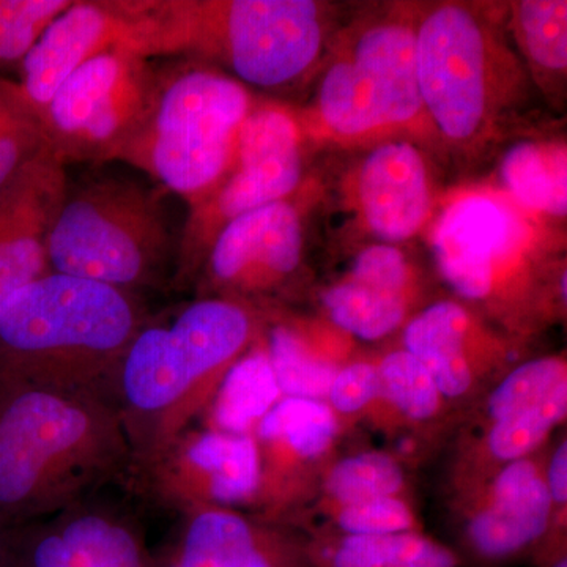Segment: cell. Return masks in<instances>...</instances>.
<instances>
[{
    "label": "cell",
    "instance_id": "obj_32",
    "mask_svg": "<svg viewBox=\"0 0 567 567\" xmlns=\"http://www.w3.org/2000/svg\"><path fill=\"white\" fill-rule=\"evenodd\" d=\"M324 404L338 417L342 432L363 421L375 425L382 405L375 354H354L347 361L336 374Z\"/></svg>",
    "mask_w": 567,
    "mask_h": 567
},
{
    "label": "cell",
    "instance_id": "obj_31",
    "mask_svg": "<svg viewBox=\"0 0 567 567\" xmlns=\"http://www.w3.org/2000/svg\"><path fill=\"white\" fill-rule=\"evenodd\" d=\"M309 513H315L316 516L309 517L301 529L311 518H320L322 524L308 529H328V532L339 533V535L368 537L424 532L423 522L417 516L410 496H383V498L324 507V509L309 511ZM309 513H306L305 516H308Z\"/></svg>",
    "mask_w": 567,
    "mask_h": 567
},
{
    "label": "cell",
    "instance_id": "obj_29",
    "mask_svg": "<svg viewBox=\"0 0 567 567\" xmlns=\"http://www.w3.org/2000/svg\"><path fill=\"white\" fill-rule=\"evenodd\" d=\"M282 394L276 380L264 334L230 368L210 406V427L235 435H252Z\"/></svg>",
    "mask_w": 567,
    "mask_h": 567
},
{
    "label": "cell",
    "instance_id": "obj_28",
    "mask_svg": "<svg viewBox=\"0 0 567 567\" xmlns=\"http://www.w3.org/2000/svg\"><path fill=\"white\" fill-rule=\"evenodd\" d=\"M506 13L507 32L533 85L558 102L567 74V2L520 0L506 7Z\"/></svg>",
    "mask_w": 567,
    "mask_h": 567
},
{
    "label": "cell",
    "instance_id": "obj_30",
    "mask_svg": "<svg viewBox=\"0 0 567 567\" xmlns=\"http://www.w3.org/2000/svg\"><path fill=\"white\" fill-rule=\"evenodd\" d=\"M410 492L405 461L398 453L358 451L334 458L324 473L316 502L306 513L383 496H410Z\"/></svg>",
    "mask_w": 567,
    "mask_h": 567
},
{
    "label": "cell",
    "instance_id": "obj_22",
    "mask_svg": "<svg viewBox=\"0 0 567 567\" xmlns=\"http://www.w3.org/2000/svg\"><path fill=\"white\" fill-rule=\"evenodd\" d=\"M66 188L65 164L43 145L0 189V308L52 274L48 241Z\"/></svg>",
    "mask_w": 567,
    "mask_h": 567
},
{
    "label": "cell",
    "instance_id": "obj_26",
    "mask_svg": "<svg viewBox=\"0 0 567 567\" xmlns=\"http://www.w3.org/2000/svg\"><path fill=\"white\" fill-rule=\"evenodd\" d=\"M499 193L540 221H565L567 151L558 140H522L498 163Z\"/></svg>",
    "mask_w": 567,
    "mask_h": 567
},
{
    "label": "cell",
    "instance_id": "obj_20",
    "mask_svg": "<svg viewBox=\"0 0 567 567\" xmlns=\"http://www.w3.org/2000/svg\"><path fill=\"white\" fill-rule=\"evenodd\" d=\"M344 197L354 226L377 244L412 240L434 210L427 158L409 140L372 145L347 175Z\"/></svg>",
    "mask_w": 567,
    "mask_h": 567
},
{
    "label": "cell",
    "instance_id": "obj_8",
    "mask_svg": "<svg viewBox=\"0 0 567 567\" xmlns=\"http://www.w3.org/2000/svg\"><path fill=\"white\" fill-rule=\"evenodd\" d=\"M256 104L246 85L205 63L162 73L151 112L112 162L137 167L193 207L229 169Z\"/></svg>",
    "mask_w": 567,
    "mask_h": 567
},
{
    "label": "cell",
    "instance_id": "obj_12",
    "mask_svg": "<svg viewBox=\"0 0 567 567\" xmlns=\"http://www.w3.org/2000/svg\"><path fill=\"white\" fill-rule=\"evenodd\" d=\"M547 447L496 472L473 491L450 499L457 546L468 567L535 561L551 527L546 483Z\"/></svg>",
    "mask_w": 567,
    "mask_h": 567
},
{
    "label": "cell",
    "instance_id": "obj_6",
    "mask_svg": "<svg viewBox=\"0 0 567 567\" xmlns=\"http://www.w3.org/2000/svg\"><path fill=\"white\" fill-rule=\"evenodd\" d=\"M333 7L315 0H151L147 54H185L264 91L319 70Z\"/></svg>",
    "mask_w": 567,
    "mask_h": 567
},
{
    "label": "cell",
    "instance_id": "obj_36",
    "mask_svg": "<svg viewBox=\"0 0 567 567\" xmlns=\"http://www.w3.org/2000/svg\"><path fill=\"white\" fill-rule=\"evenodd\" d=\"M7 102H9V93H7L6 81L0 80V111L3 110Z\"/></svg>",
    "mask_w": 567,
    "mask_h": 567
},
{
    "label": "cell",
    "instance_id": "obj_4",
    "mask_svg": "<svg viewBox=\"0 0 567 567\" xmlns=\"http://www.w3.org/2000/svg\"><path fill=\"white\" fill-rule=\"evenodd\" d=\"M473 2L420 7L416 73L432 136L476 158L511 132L532 95L505 10Z\"/></svg>",
    "mask_w": 567,
    "mask_h": 567
},
{
    "label": "cell",
    "instance_id": "obj_27",
    "mask_svg": "<svg viewBox=\"0 0 567 567\" xmlns=\"http://www.w3.org/2000/svg\"><path fill=\"white\" fill-rule=\"evenodd\" d=\"M316 567H468L453 547L424 532L386 537L308 533Z\"/></svg>",
    "mask_w": 567,
    "mask_h": 567
},
{
    "label": "cell",
    "instance_id": "obj_5",
    "mask_svg": "<svg viewBox=\"0 0 567 567\" xmlns=\"http://www.w3.org/2000/svg\"><path fill=\"white\" fill-rule=\"evenodd\" d=\"M148 323L140 297L50 274L0 308V382L114 402L123 358Z\"/></svg>",
    "mask_w": 567,
    "mask_h": 567
},
{
    "label": "cell",
    "instance_id": "obj_19",
    "mask_svg": "<svg viewBox=\"0 0 567 567\" xmlns=\"http://www.w3.org/2000/svg\"><path fill=\"white\" fill-rule=\"evenodd\" d=\"M567 386L536 402H516L488 391L458 424L447 465V499L491 480L513 462L544 450L566 423Z\"/></svg>",
    "mask_w": 567,
    "mask_h": 567
},
{
    "label": "cell",
    "instance_id": "obj_10",
    "mask_svg": "<svg viewBox=\"0 0 567 567\" xmlns=\"http://www.w3.org/2000/svg\"><path fill=\"white\" fill-rule=\"evenodd\" d=\"M305 140L297 112L257 102L240 126L229 169L200 203L188 208L175 248L174 287L196 282L208 249L227 224L298 192L305 177Z\"/></svg>",
    "mask_w": 567,
    "mask_h": 567
},
{
    "label": "cell",
    "instance_id": "obj_13",
    "mask_svg": "<svg viewBox=\"0 0 567 567\" xmlns=\"http://www.w3.org/2000/svg\"><path fill=\"white\" fill-rule=\"evenodd\" d=\"M344 435L324 402L282 398L252 432L259 462L254 516L298 529Z\"/></svg>",
    "mask_w": 567,
    "mask_h": 567
},
{
    "label": "cell",
    "instance_id": "obj_23",
    "mask_svg": "<svg viewBox=\"0 0 567 567\" xmlns=\"http://www.w3.org/2000/svg\"><path fill=\"white\" fill-rule=\"evenodd\" d=\"M164 567H316L306 533L227 507L186 514Z\"/></svg>",
    "mask_w": 567,
    "mask_h": 567
},
{
    "label": "cell",
    "instance_id": "obj_14",
    "mask_svg": "<svg viewBox=\"0 0 567 567\" xmlns=\"http://www.w3.org/2000/svg\"><path fill=\"white\" fill-rule=\"evenodd\" d=\"M303 252V219L292 197L245 213L208 249L194 282L197 298H226L271 311L297 281Z\"/></svg>",
    "mask_w": 567,
    "mask_h": 567
},
{
    "label": "cell",
    "instance_id": "obj_18",
    "mask_svg": "<svg viewBox=\"0 0 567 567\" xmlns=\"http://www.w3.org/2000/svg\"><path fill=\"white\" fill-rule=\"evenodd\" d=\"M13 567H164L141 525L122 507L89 498L11 528Z\"/></svg>",
    "mask_w": 567,
    "mask_h": 567
},
{
    "label": "cell",
    "instance_id": "obj_7",
    "mask_svg": "<svg viewBox=\"0 0 567 567\" xmlns=\"http://www.w3.org/2000/svg\"><path fill=\"white\" fill-rule=\"evenodd\" d=\"M417 14L412 3L374 7L331 39L298 115L306 136L371 147L404 133L432 136L417 85Z\"/></svg>",
    "mask_w": 567,
    "mask_h": 567
},
{
    "label": "cell",
    "instance_id": "obj_15",
    "mask_svg": "<svg viewBox=\"0 0 567 567\" xmlns=\"http://www.w3.org/2000/svg\"><path fill=\"white\" fill-rule=\"evenodd\" d=\"M524 342L507 338L456 298L425 305L401 331V347L415 354L462 420L520 363Z\"/></svg>",
    "mask_w": 567,
    "mask_h": 567
},
{
    "label": "cell",
    "instance_id": "obj_37",
    "mask_svg": "<svg viewBox=\"0 0 567 567\" xmlns=\"http://www.w3.org/2000/svg\"><path fill=\"white\" fill-rule=\"evenodd\" d=\"M548 567H567V555L566 557H561L554 563V565Z\"/></svg>",
    "mask_w": 567,
    "mask_h": 567
},
{
    "label": "cell",
    "instance_id": "obj_35",
    "mask_svg": "<svg viewBox=\"0 0 567 567\" xmlns=\"http://www.w3.org/2000/svg\"><path fill=\"white\" fill-rule=\"evenodd\" d=\"M0 567H13L11 528L0 522Z\"/></svg>",
    "mask_w": 567,
    "mask_h": 567
},
{
    "label": "cell",
    "instance_id": "obj_9",
    "mask_svg": "<svg viewBox=\"0 0 567 567\" xmlns=\"http://www.w3.org/2000/svg\"><path fill=\"white\" fill-rule=\"evenodd\" d=\"M175 252L155 189L114 175L69 185L48 241L52 274L136 297L174 275Z\"/></svg>",
    "mask_w": 567,
    "mask_h": 567
},
{
    "label": "cell",
    "instance_id": "obj_34",
    "mask_svg": "<svg viewBox=\"0 0 567 567\" xmlns=\"http://www.w3.org/2000/svg\"><path fill=\"white\" fill-rule=\"evenodd\" d=\"M9 102L0 111V189L43 147L39 125L6 81Z\"/></svg>",
    "mask_w": 567,
    "mask_h": 567
},
{
    "label": "cell",
    "instance_id": "obj_17",
    "mask_svg": "<svg viewBox=\"0 0 567 567\" xmlns=\"http://www.w3.org/2000/svg\"><path fill=\"white\" fill-rule=\"evenodd\" d=\"M144 39L145 0H73L21 62L14 92L35 114L85 62L112 50L144 55Z\"/></svg>",
    "mask_w": 567,
    "mask_h": 567
},
{
    "label": "cell",
    "instance_id": "obj_25",
    "mask_svg": "<svg viewBox=\"0 0 567 567\" xmlns=\"http://www.w3.org/2000/svg\"><path fill=\"white\" fill-rule=\"evenodd\" d=\"M382 405L377 427L388 435L434 440L458 427L461 416L447 404L424 364L401 346L375 354Z\"/></svg>",
    "mask_w": 567,
    "mask_h": 567
},
{
    "label": "cell",
    "instance_id": "obj_11",
    "mask_svg": "<svg viewBox=\"0 0 567 567\" xmlns=\"http://www.w3.org/2000/svg\"><path fill=\"white\" fill-rule=\"evenodd\" d=\"M162 73L128 50L96 55L32 114L44 144L63 164L112 162L155 103Z\"/></svg>",
    "mask_w": 567,
    "mask_h": 567
},
{
    "label": "cell",
    "instance_id": "obj_16",
    "mask_svg": "<svg viewBox=\"0 0 567 567\" xmlns=\"http://www.w3.org/2000/svg\"><path fill=\"white\" fill-rule=\"evenodd\" d=\"M137 487L159 506L189 514L251 505L259 481L252 435L186 429L133 473Z\"/></svg>",
    "mask_w": 567,
    "mask_h": 567
},
{
    "label": "cell",
    "instance_id": "obj_3",
    "mask_svg": "<svg viewBox=\"0 0 567 567\" xmlns=\"http://www.w3.org/2000/svg\"><path fill=\"white\" fill-rule=\"evenodd\" d=\"M265 323L267 311L205 297L171 322L142 328L123 358L114 395L134 470L207 412L224 377L259 341Z\"/></svg>",
    "mask_w": 567,
    "mask_h": 567
},
{
    "label": "cell",
    "instance_id": "obj_1",
    "mask_svg": "<svg viewBox=\"0 0 567 567\" xmlns=\"http://www.w3.org/2000/svg\"><path fill=\"white\" fill-rule=\"evenodd\" d=\"M132 445L114 402L0 382V522L14 528L133 477Z\"/></svg>",
    "mask_w": 567,
    "mask_h": 567
},
{
    "label": "cell",
    "instance_id": "obj_21",
    "mask_svg": "<svg viewBox=\"0 0 567 567\" xmlns=\"http://www.w3.org/2000/svg\"><path fill=\"white\" fill-rule=\"evenodd\" d=\"M320 305L327 322L350 339L383 341L424 308L423 282L401 248L372 244L324 287Z\"/></svg>",
    "mask_w": 567,
    "mask_h": 567
},
{
    "label": "cell",
    "instance_id": "obj_24",
    "mask_svg": "<svg viewBox=\"0 0 567 567\" xmlns=\"http://www.w3.org/2000/svg\"><path fill=\"white\" fill-rule=\"evenodd\" d=\"M349 336L330 323L298 320L267 312L264 344L282 398L324 402L339 369L352 360Z\"/></svg>",
    "mask_w": 567,
    "mask_h": 567
},
{
    "label": "cell",
    "instance_id": "obj_2",
    "mask_svg": "<svg viewBox=\"0 0 567 567\" xmlns=\"http://www.w3.org/2000/svg\"><path fill=\"white\" fill-rule=\"evenodd\" d=\"M548 234L498 189L461 192L432 226L436 271L457 301L527 344L566 309V268Z\"/></svg>",
    "mask_w": 567,
    "mask_h": 567
},
{
    "label": "cell",
    "instance_id": "obj_33",
    "mask_svg": "<svg viewBox=\"0 0 567 567\" xmlns=\"http://www.w3.org/2000/svg\"><path fill=\"white\" fill-rule=\"evenodd\" d=\"M73 0H0V66L24 61L28 52Z\"/></svg>",
    "mask_w": 567,
    "mask_h": 567
}]
</instances>
